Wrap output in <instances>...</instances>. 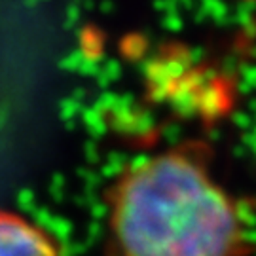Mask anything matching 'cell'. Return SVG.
I'll list each match as a JSON object with an SVG mask.
<instances>
[{"label": "cell", "mask_w": 256, "mask_h": 256, "mask_svg": "<svg viewBox=\"0 0 256 256\" xmlns=\"http://www.w3.org/2000/svg\"><path fill=\"white\" fill-rule=\"evenodd\" d=\"M0 256H64L44 228L12 210H0Z\"/></svg>", "instance_id": "cell-2"}, {"label": "cell", "mask_w": 256, "mask_h": 256, "mask_svg": "<svg viewBox=\"0 0 256 256\" xmlns=\"http://www.w3.org/2000/svg\"><path fill=\"white\" fill-rule=\"evenodd\" d=\"M106 228L114 256H248L239 203L202 150L176 146L137 160L110 186Z\"/></svg>", "instance_id": "cell-1"}]
</instances>
